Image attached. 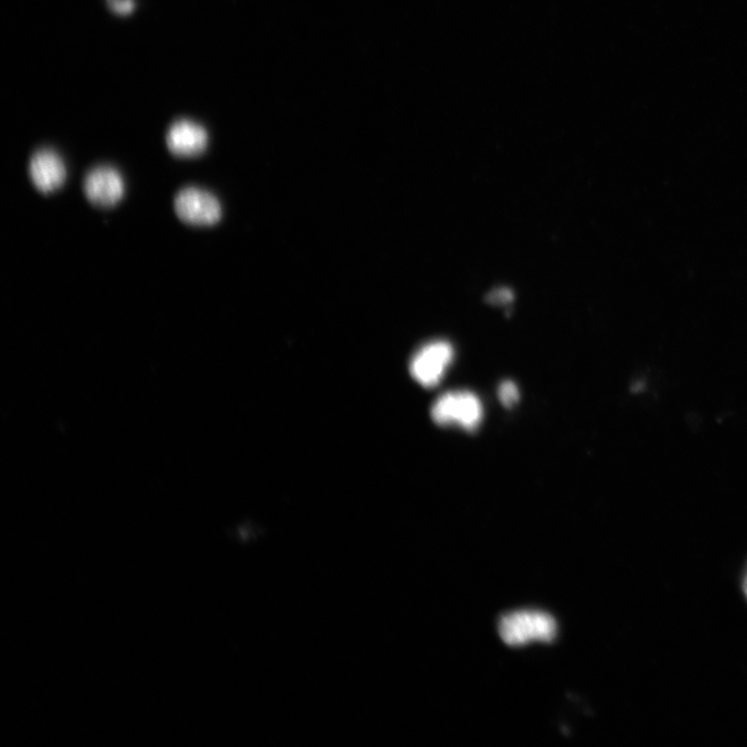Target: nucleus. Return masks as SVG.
<instances>
[{"instance_id": "39448f33", "label": "nucleus", "mask_w": 747, "mask_h": 747, "mask_svg": "<svg viewBox=\"0 0 747 747\" xmlns=\"http://www.w3.org/2000/svg\"><path fill=\"white\" fill-rule=\"evenodd\" d=\"M86 197L98 207H113L124 197L125 184L121 174L110 166L92 170L83 183Z\"/></svg>"}, {"instance_id": "f03ea898", "label": "nucleus", "mask_w": 747, "mask_h": 747, "mask_svg": "<svg viewBox=\"0 0 747 747\" xmlns=\"http://www.w3.org/2000/svg\"><path fill=\"white\" fill-rule=\"evenodd\" d=\"M431 417L439 426L456 425L468 432H473L481 425L483 406L480 399L473 393H447L433 404Z\"/></svg>"}, {"instance_id": "1a4fd4ad", "label": "nucleus", "mask_w": 747, "mask_h": 747, "mask_svg": "<svg viewBox=\"0 0 747 747\" xmlns=\"http://www.w3.org/2000/svg\"><path fill=\"white\" fill-rule=\"evenodd\" d=\"M490 302L494 304H508L513 299V294L507 289L492 292L489 296Z\"/></svg>"}, {"instance_id": "9b49d317", "label": "nucleus", "mask_w": 747, "mask_h": 747, "mask_svg": "<svg viewBox=\"0 0 747 747\" xmlns=\"http://www.w3.org/2000/svg\"><path fill=\"white\" fill-rule=\"evenodd\" d=\"M743 592H744L745 597L747 599V573H746V575L744 577V580H743Z\"/></svg>"}, {"instance_id": "0eeeda50", "label": "nucleus", "mask_w": 747, "mask_h": 747, "mask_svg": "<svg viewBox=\"0 0 747 747\" xmlns=\"http://www.w3.org/2000/svg\"><path fill=\"white\" fill-rule=\"evenodd\" d=\"M206 129L189 120L175 122L166 135V144L177 156L192 157L203 153L208 146Z\"/></svg>"}, {"instance_id": "423d86ee", "label": "nucleus", "mask_w": 747, "mask_h": 747, "mask_svg": "<svg viewBox=\"0 0 747 747\" xmlns=\"http://www.w3.org/2000/svg\"><path fill=\"white\" fill-rule=\"evenodd\" d=\"M30 176L36 188L43 193L59 189L66 181V166L52 150L36 152L30 162Z\"/></svg>"}, {"instance_id": "7ed1b4c3", "label": "nucleus", "mask_w": 747, "mask_h": 747, "mask_svg": "<svg viewBox=\"0 0 747 747\" xmlns=\"http://www.w3.org/2000/svg\"><path fill=\"white\" fill-rule=\"evenodd\" d=\"M453 358L454 348L450 343L431 342L414 354L410 362V373L415 381L431 389L445 376Z\"/></svg>"}, {"instance_id": "f257e3e1", "label": "nucleus", "mask_w": 747, "mask_h": 747, "mask_svg": "<svg viewBox=\"0 0 747 747\" xmlns=\"http://www.w3.org/2000/svg\"><path fill=\"white\" fill-rule=\"evenodd\" d=\"M498 634L506 645L514 648L535 642L551 644L557 638L558 624L542 611H514L498 620Z\"/></svg>"}, {"instance_id": "6e6552de", "label": "nucleus", "mask_w": 747, "mask_h": 747, "mask_svg": "<svg viewBox=\"0 0 747 747\" xmlns=\"http://www.w3.org/2000/svg\"><path fill=\"white\" fill-rule=\"evenodd\" d=\"M498 398L506 408L514 407L520 399L517 385L512 381L503 382L498 389Z\"/></svg>"}, {"instance_id": "9d476101", "label": "nucleus", "mask_w": 747, "mask_h": 747, "mask_svg": "<svg viewBox=\"0 0 747 747\" xmlns=\"http://www.w3.org/2000/svg\"><path fill=\"white\" fill-rule=\"evenodd\" d=\"M134 5L132 0H114L112 8L119 14H127L132 11Z\"/></svg>"}, {"instance_id": "20e7f679", "label": "nucleus", "mask_w": 747, "mask_h": 747, "mask_svg": "<svg viewBox=\"0 0 747 747\" xmlns=\"http://www.w3.org/2000/svg\"><path fill=\"white\" fill-rule=\"evenodd\" d=\"M175 210L184 223L211 226L221 218V206L212 193L189 187L181 190L175 200Z\"/></svg>"}]
</instances>
